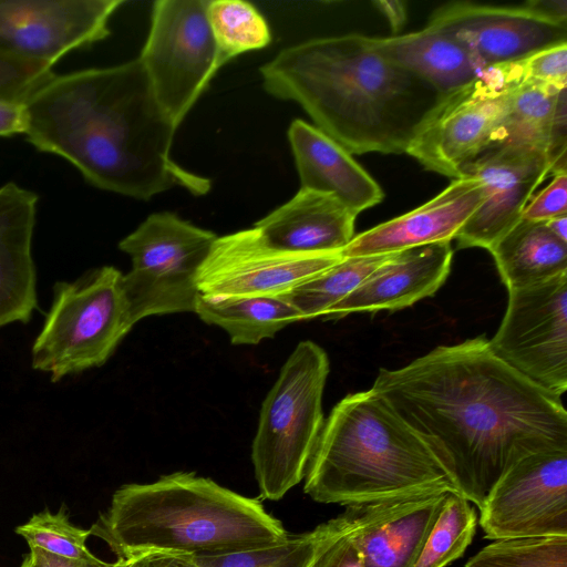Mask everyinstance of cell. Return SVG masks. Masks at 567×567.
<instances>
[{
	"label": "cell",
	"instance_id": "cell-1",
	"mask_svg": "<svg viewBox=\"0 0 567 567\" xmlns=\"http://www.w3.org/2000/svg\"><path fill=\"white\" fill-rule=\"evenodd\" d=\"M370 390L429 445L457 493L478 509L520 460L567 450L560 398L501 361L484 337L382 368Z\"/></svg>",
	"mask_w": 567,
	"mask_h": 567
},
{
	"label": "cell",
	"instance_id": "cell-2",
	"mask_svg": "<svg viewBox=\"0 0 567 567\" xmlns=\"http://www.w3.org/2000/svg\"><path fill=\"white\" fill-rule=\"evenodd\" d=\"M28 142L72 164L103 190L150 199L179 186L204 195L210 181L171 157L176 126L135 59L54 74L23 103Z\"/></svg>",
	"mask_w": 567,
	"mask_h": 567
},
{
	"label": "cell",
	"instance_id": "cell-3",
	"mask_svg": "<svg viewBox=\"0 0 567 567\" xmlns=\"http://www.w3.org/2000/svg\"><path fill=\"white\" fill-rule=\"evenodd\" d=\"M260 73L269 94L297 102L320 131L358 155L405 153L441 96L357 33L284 49Z\"/></svg>",
	"mask_w": 567,
	"mask_h": 567
},
{
	"label": "cell",
	"instance_id": "cell-4",
	"mask_svg": "<svg viewBox=\"0 0 567 567\" xmlns=\"http://www.w3.org/2000/svg\"><path fill=\"white\" fill-rule=\"evenodd\" d=\"M118 558L163 551L203 555L277 544L288 536L259 498L194 472L125 484L89 529Z\"/></svg>",
	"mask_w": 567,
	"mask_h": 567
},
{
	"label": "cell",
	"instance_id": "cell-5",
	"mask_svg": "<svg viewBox=\"0 0 567 567\" xmlns=\"http://www.w3.org/2000/svg\"><path fill=\"white\" fill-rule=\"evenodd\" d=\"M303 491L351 505L431 492L457 493L429 445L371 390L351 393L324 420Z\"/></svg>",
	"mask_w": 567,
	"mask_h": 567
},
{
	"label": "cell",
	"instance_id": "cell-6",
	"mask_svg": "<svg viewBox=\"0 0 567 567\" xmlns=\"http://www.w3.org/2000/svg\"><path fill=\"white\" fill-rule=\"evenodd\" d=\"M329 370L327 352L311 340L300 341L266 395L251 446L261 498L278 501L305 478L324 423Z\"/></svg>",
	"mask_w": 567,
	"mask_h": 567
},
{
	"label": "cell",
	"instance_id": "cell-7",
	"mask_svg": "<svg viewBox=\"0 0 567 567\" xmlns=\"http://www.w3.org/2000/svg\"><path fill=\"white\" fill-rule=\"evenodd\" d=\"M113 266L53 286L52 301L31 348V365L52 382L103 365L134 322Z\"/></svg>",
	"mask_w": 567,
	"mask_h": 567
},
{
	"label": "cell",
	"instance_id": "cell-8",
	"mask_svg": "<svg viewBox=\"0 0 567 567\" xmlns=\"http://www.w3.org/2000/svg\"><path fill=\"white\" fill-rule=\"evenodd\" d=\"M218 236L168 212L150 215L118 243L132 260L122 286L131 318L194 312L196 278Z\"/></svg>",
	"mask_w": 567,
	"mask_h": 567
},
{
	"label": "cell",
	"instance_id": "cell-9",
	"mask_svg": "<svg viewBox=\"0 0 567 567\" xmlns=\"http://www.w3.org/2000/svg\"><path fill=\"white\" fill-rule=\"evenodd\" d=\"M515 87L497 64L442 94L405 153L429 171L453 179L464 177L476 159L497 145Z\"/></svg>",
	"mask_w": 567,
	"mask_h": 567
},
{
	"label": "cell",
	"instance_id": "cell-10",
	"mask_svg": "<svg viewBox=\"0 0 567 567\" xmlns=\"http://www.w3.org/2000/svg\"><path fill=\"white\" fill-rule=\"evenodd\" d=\"M209 0H158L138 56L157 101L176 127L221 68L210 30Z\"/></svg>",
	"mask_w": 567,
	"mask_h": 567
},
{
	"label": "cell",
	"instance_id": "cell-11",
	"mask_svg": "<svg viewBox=\"0 0 567 567\" xmlns=\"http://www.w3.org/2000/svg\"><path fill=\"white\" fill-rule=\"evenodd\" d=\"M488 344L501 361L561 398L567 389V274L508 290L506 312Z\"/></svg>",
	"mask_w": 567,
	"mask_h": 567
},
{
	"label": "cell",
	"instance_id": "cell-12",
	"mask_svg": "<svg viewBox=\"0 0 567 567\" xmlns=\"http://www.w3.org/2000/svg\"><path fill=\"white\" fill-rule=\"evenodd\" d=\"M342 258L279 249L252 227L216 238L196 285L209 298L281 296Z\"/></svg>",
	"mask_w": 567,
	"mask_h": 567
},
{
	"label": "cell",
	"instance_id": "cell-13",
	"mask_svg": "<svg viewBox=\"0 0 567 567\" xmlns=\"http://www.w3.org/2000/svg\"><path fill=\"white\" fill-rule=\"evenodd\" d=\"M480 512L489 539L567 536V450L520 460L493 486Z\"/></svg>",
	"mask_w": 567,
	"mask_h": 567
},
{
	"label": "cell",
	"instance_id": "cell-14",
	"mask_svg": "<svg viewBox=\"0 0 567 567\" xmlns=\"http://www.w3.org/2000/svg\"><path fill=\"white\" fill-rule=\"evenodd\" d=\"M123 0H0V53L54 66L110 35Z\"/></svg>",
	"mask_w": 567,
	"mask_h": 567
},
{
	"label": "cell",
	"instance_id": "cell-15",
	"mask_svg": "<svg viewBox=\"0 0 567 567\" xmlns=\"http://www.w3.org/2000/svg\"><path fill=\"white\" fill-rule=\"evenodd\" d=\"M427 27L455 39L487 68L567 42V22L525 4L449 2L432 13Z\"/></svg>",
	"mask_w": 567,
	"mask_h": 567
},
{
	"label": "cell",
	"instance_id": "cell-16",
	"mask_svg": "<svg viewBox=\"0 0 567 567\" xmlns=\"http://www.w3.org/2000/svg\"><path fill=\"white\" fill-rule=\"evenodd\" d=\"M449 492L351 504L337 520L363 567H413Z\"/></svg>",
	"mask_w": 567,
	"mask_h": 567
},
{
	"label": "cell",
	"instance_id": "cell-17",
	"mask_svg": "<svg viewBox=\"0 0 567 567\" xmlns=\"http://www.w3.org/2000/svg\"><path fill=\"white\" fill-rule=\"evenodd\" d=\"M549 174L546 154L533 147L502 146L482 155L465 176L480 178L484 197L457 231V247L489 250L522 218L536 188Z\"/></svg>",
	"mask_w": 567,
	"mask_h": 567
},
{
	"label": "cell",
	"instance_id": "cell-18",
	"mask_svg": "<svg viewBox=\"0 0 567 567\" xmlns=\"http://www.w3.org/2000/svg\"><path fill=\"white\" fill-rule=\"evenodd\" d=\"M483 184L475 176L452 183L420 207L368 229L341 251L342 257L388 255L408 248L452 241L481 205Z\"/></svg>",
	"mask_w": 567,
	"mask_h": 567
},
{
	"label": "cell",
	"instance_id": "cell-19",
	"mask_svg": "<svg viewBox=\"0 0 567 567\" xmlns=\"http://www.w3.org/2000/svg\"><path fill=\"white\" fill-rule=\"evenodd\" d=\"M452 259L451 241L392 252L352 292L333 306L326 318L412 306L439 290L450 274Z\"/></svg>",
	"mask_w": 567,
	"mask_h": 567
},
{
	"label": "cell",
	"instance_id": "cell-20",
	"mask_svg": "<svg viewBox=\"0 0 567 567\" xmlns=\"http://www.w3.org/2000/svg\"><path fill=\"white\" fill-rule=\"evenodd\" d=\"M38 195L9 182L0 186V328L30 321L38 308L32 238Z\"/></svg>",
	"mask_w": 567,
	"mask_h": 567
},
{
	"label": "cell",
	"instance_id": "cell-21",
	"mask_svg": "<svg viewBox=\"0 0 567 567\" xmlns=\"http://www.w3.org/2000/svg\"><path fill=\"white\" fill-rule=\"evenodd\" d=\"M288 138L301 188L331 195L359 214L382 202L384 193L352 154L302 120H295Z\"/></svg>",
	"mask_w": 567,
	"mask_h": 567
},
{
	"label": "cell",
	"instance_id": "cell-22",
	"mask_svg": "<svg viewBox=\"0 0 567 567\" xmlns=\"http://www.w3.org/2000/svg\"><path fill=\"white\" fill-rule=\"evenodd\" d=\"M358 214L336 197L300 188L255 224L272 246L293 252H341L353 239Z\"/></svg>",
	"mask_w": 567,
	"mask_h": 567
},
{
	"label": "cell",
	"instance_id": "cell-23",
	"mask_svg": "<svg viewBox=\"0 0 567 567\" xmlns=\"http://www.w3.org/2000/svg\"><path fill=\"white\" fill-rule=\"evenodd\" d=\"M384 58L432 85L441 95L481 76L487 69L449 34L431 28L402 35L371 38Z\"/></svg>",
	"mask_w": 567,
	"mask_h": 567
},
{
	"label": "cell",
	"instance_id": "cell-24",
	"mask_svg": "<svg viewBox=\"0 0 567 567\" xmlns=\"http://www.w3.org/2000/svg\"><path fill=\"white\" fill-rule=\"evenodd\" d=\"M489 251L507 290L567 274V243L557 238L545 221L522 217Z\"/></svg>",
	"mask_w": 567,
	"mask_h": 567
},
{
	"label": "cell",
	"instance_id": "cell-25",
	"mask_svg": "<svg viewBox=\"0 0 567 567\" xmlns=\"http://www.w3.org/2000/svg\"><path fill=\"white\" fill-rule=\"evenodd\" d=\"M194 313L225 330L235 346H254L274 338L301 315L284 296L209 298L198 296Z\"/></svg>",
	"mask_w": 567,
	"mask_h": 567
},
{
	"label": "cell",
	"instance_id": "cell-26",
	"mask_svg": "<svg viewBox=\"0 0 567 567\" xmlns=\"http://www.w3.org/2000/svg\"><path fill=\"white\" fill-rule=\"evenodd\" d=\"M389 255L343 257L281 296L295 306L302 320L326 317L333 306L352 292Z\"/></svg>",
	"mask_w": 567,
	"mask_h": 567
},
{
	"label": "cell",
	"instance_id": "cell-27",
	"mask_svg": "<svg viewBox=\"0 0 567 567\" xmlns=\"http://www.w3.org/2000/svg\"><path fill=\"white\" fill-rule=\"evenodd\" d=\"M563 89L546 85L516 86L494 148L528 146L546 154L556 97Z\"/></svg>",
	"mask_w": 567,
	"mask_h": 567
},
{
	"label": "cell",
	"instance_id": "cell-28",
	"mask_svg": "<svg viewBox=\"0 0 567 567\" xmlns=\"http://www.w3.org/2000/svg\"><path fill=\"white\" fill-rule=\"evenodd\" d=\"M330 520L310 532L288 534L274 545L245 550L193 555L197 567H310L324 544Z\"/></svg>",
	"mask_w": 567,
	"mask_h": 567
},
{
	"label": "cell",
	"instance_id": "cell-29",
	"mask_svg": "<svg viewBox=\"0 0 567 567\" xmlns=\"http://www.w3.org/2000/svg\"><path fill=\"white\" fill-rule=\"evenodd\" d=\"M207 16L220 66L237 55L267 47L269 27L258 10L246 1H209Z\"/></svg>",
	"mask_w": 567,
	"mask_h": 567
},
{
	"label": "cell",
	"instance_id": "cell-30",
	"mask_svg": "<svg viewBox=\"0 0 567 567\" xmlns=\"http://www.w3.org/2000/svg\"><path fill=\"white\" fill-rule=\"evenodd\" d=\"M477 514L458 493H449L413 567H446L463 556L473 540Z\"/></svg>",
	"mask_w": 567,
	"mask_h": 567
},
{
	"label": "cell",
	"instance_id": "cell-31",
	"mask_svg": "<svg viewBox=\"0 0 567 567\" xmlns=\"http://www.w3.org/2000/svg\"><path fill=\"white\" fill-rule=\"evenodd\" d=\"M465 567H567V536L496 539Z\"/></svg>",
	"mask_w": 567,
	"mask_h": 567
},
{
	"label": "cell",
	"instance_id": "cell-32",
	"mask_svg": "<svg viewBox=\"0 0 567 567\" xmlns=\"http://www.w3.org/2000/svg\"><path fill=\"white\" fill-rule=\"evenodd\" d=\"M16 533L27 540L30 548L69 558L94 556L85 545L89 529L71 524L64 507L54 514L48 509L34 514L25 524L18 526Z\"/></svg>",
	"mask_w": 567,
	"mask_h": 567
},
{
	"label": "cell",
	"instance_id": "cell-33",
	"mask_svg": "<svg viewBox=\"0 0 567 567\" xmlns=\"http://www.w3.org/2000/svg\"><path fill=\"white\" fill-rule=\"evenodd\" d=\"M499 65L507 81L514 86L567 87V42L538 50L519 60Z\"/></svg>",
	"mask_w": 567,
	"mask_h": 567
},
{
	"label": "cell",
	"instance_id": "cell-34",
	"mask_svg": "<svg viewBox=\"0 0 567 567\" xmlns=\"http://www.w3.org/2000/svg\"><path fill=\"white\" fill-rule=\"evenodd\" d=\"M53 68L0 53V102L24 103L54 75Z\"/></svg>",
	"mask_w": 567,
	"mask_h": 567
},
{
	"label": "cell",
	"instance_id": "cell-35",
	"mask_svg": "<svg viewBox=\"0 0 567 567\" xmlns=\"http://www.w3.org/2000/svg\"><path fill=\"white\" fill-rule=\"evenodd\" d=\"M567 215V173L553 175L551 182L533 195L522 217L535 221Z\"/></svg>",
	"mask_w": 567,
	"mask_h": 567
},
{
	"label": "cell",
	"instance_id": "cell-36",
	"mask_svg": "<svg viewBox=\"0 0 567 567\" xmlns=\"http://www.w3.org/2000/svg\"><path fill=\"white\" fill-rule=\"evenodd\" d=\"M330 524L329 535L310 567H363L337 518L330 519Z\"/></svg>",
	"mask_w": 567,
	"mask_h": 567
},
{
	"label": "cell",
	"instance_id": "cell-37",
	"mask_svg": "<svg viewBox=\"0 0 567 567\" xmlns=\"http://www.w3.org/2000/svg\"><path fill=\"white\" fill-rule=\"evenodd\" d=\"M193 555L152 551L128 558H118L111 567H188Z\"/></svg>",
	"mask_w": 567,
	"mask_h": 567
},
{
	"label": "cell",
	"instance_id": "cell-38",
	"mask_svg": "<svg viewBox=\"0 0 567 567\" xmlns=\"http://www.w3.org/2000/svg\"><path fill=\"white\" fill-rule=\"evenodd\" d=\"M34 567H111L97 557L92 558H69L44 551L39 548H30L29 553Z\"/></svg>",
	"mask_w": 567,
	"mask_h": 567
},
{
	"label": "cell",
	"instance_id": "cell-39",
	"mask_svg": "<svg viewBox=\"0 0 567 567\" xmlns=\"http://www.w3.org/2000/svg\"><path fill=\"white\" fill-rule=\"evenodd\" d=\"M24 127L23 103L0 102V136L23 134Z\"/></svg>",
	"mask_w": 567,
	"mask_h": 567
},
{
	"label": "cell",
	"instance_id": "cell-40",
	"mask_svg": "<svg viewBox=\"0 0 567 567\" xmlns=\"http://www.w3.org/2000/svg\"><path fill=\"white\" fill-rule=\"evenodd\" d=\"M373 4L385 17L392 31L399 32L406 20V9L404 2L396 0H378Z\"/></svg>",
	"mask_w": 567,
	"mask_h": 567
},
{
	"label": "cell",
	"instance_id": "cell-41",
	"mask_svg": "<svg viewBox=\"0 0 567 567\" xmlns=\"http://www.w3.org/2000/svg\"><path fill=\"white\" fill-rule=\"evenodd\" d=\"M524 4L546 17L567 22L566 0H530Z\"/></svg>",
	"mask_w": 567,
	"mask_h": 567
},
{
	"label": "cell",
	"instance_id": "cell-42",
	"mask_svg": "<svg viewBox=\"0 0 567 567\" xmlns=\"http://www.w3.org/2000/svg\"><path fill=\"white\" fill-rule=\"evenodd\" d=\"M545 224L557 238L567 243V215L550 218Z\"/></svg>",
	"mask_w": 567,
	"mask_h": 567
},
{
	"label": "cell",
	"instance_id": "cell-43",
	"mask_svg": "<svg viewBox=\"0 0 567 567\" xmlns=\"http://www.w3.org/2000/svg\"><path fill=\"white\" fill-rule=\"evenodd\" d=\"M20 567H34L29 554L27 556H24V559Z\"/></svg>",
	"mask_w": 567,
	"mask_h": 567
},
{
	"label": "cell",
	"instance_id": "cell-44",
	"mask_svg": "<svg viewBox=\"0 0 567 567\" xmlns=\"http://www.w3.org/2000/svg\"><path fill=\"white\" fill-rule=\"evenodd\" d=\"M188 567H197V566L195 565L194 560H193V556H192V563L189 564V566H188Z\"/></svg>",
	"mask_w": 567,
	"mask_h": 567
}]
</instances>
